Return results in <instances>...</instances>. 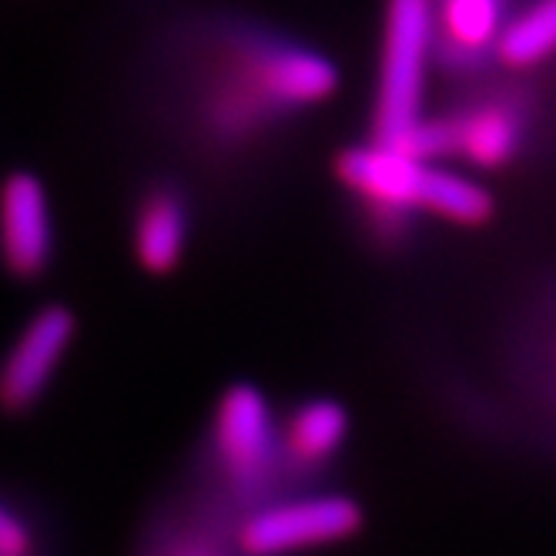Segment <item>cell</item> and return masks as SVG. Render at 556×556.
<instances>
[{
	"label": "cell",
	"mask_w": 556,
	"mask_h": 556,
	"mask_svg": "<svg viewBox=\"0 0 556 556\" xmlns=\"http://www.w3.org/2000/svg\"><path fill=\"white\" fill-rule=\"evenodd\" d=\"M4 249L17 275L30 278L51 258L48 194L34 175L17 172L4 188Z\"/></svg>",
	"instance_id": "7"
},
{
	"label": "cell",
	"mask_w": 556,
	"mask_h": 556,
	"mask_svg": "<svg viewBox=\"0 0 556 556\" xmlns=\"http://www.w3.org/2000/svg\"><path fill=\"white\" fill-rule=\"evenodd\" d=\"M435 45V0H386L376 94V141L400 144L422 122L426 61Z\"/></svg>",
	"instance_id": "2"
},
{
	"label": "cell",
	"mask_w": 556,
	"mask_h": 556,
	"mask_svg": "<svg viewBox=\"0 0 556 556\" xmlns=\"http://www.w3.org/2000/svg\"><path fill=\"white\" fill-rule=\"evenodd\" d=\"M363 523V513L345 496H323V500H295L255 513L242 527V553L249 556H282L308 546L336 543L355 533Z\"/></svg>",
	"instance_id": "3"
},
{
	"label": "cell",
	"mask_w": 556,
	"mask_h": 556,
	"mask_svg": "<svg viewBox=\"0 0 556 556\" xmlns=\"http://www.w3.org/2000/svg\"><path fill=\"white\" fill-rule=\"evenodd\" d=\"M506 4L509 0H435V41L453 67H469L496 54L509 27Z\"/></svg>",
	"instance_id": "8"
},
{
	"label": "cell",
	"mask_w": 556,
	"mask_h": 556,
	"mask_svg": "<svg viewBox=\"0 0 556 556\" xmlns=\"http://www.w3.org/2000/svg\"><path fill=\"white\" fill-rule=\"evenodd\" d=\"M339 178L386 212L426 208L463 225H480L493 212V198L486 188L463 175L432 168L422 157L379 141L339 154Z\"/></svg>",
	"instance_id": "1"
},
{
	"label": "cell",
	"mask_w": 556,
	"mask_h": 556,
	"mask_svg": "<svg viewBox=\"0 0 556 556\" xmlns=\"http://www.w3.org/2000/svg\"><path fill=\"white\" fill-rule=\"evenodd\" d=\"M456 151L466 154L472 165L500 168L520 148L523 117L506 101H490L476 111L456 117Z\"/></svg>",
	"instance_id": "9"
},
{
	"label": "cell",
	"mask_w": 556,
	"mask_h": 556,
	"mask_svg": "<svg viewBox=\"0 0 556 556\" xmlns=\"http://www.w3.org/2000/svg\"><path fill=\"white\" fill-rule=\"evenodd\" d=\"M249 74L255 81V94L268 108H295L323 101L336 91L339 74L336 67L302 48L289 45H265L249 58Z\"/></svg>",
	"instance_id": "5"
},
{
	"label": "cell",
	"mask_w": 556,
	"mask_h": 556,
	"mask_svg": "<svg viewBox=\"0 0 556 556\" xmlns=\"http://www.w3.org/2000/svg\"><path fill=\"white\" fill-rule=\"evenodd\" d=\"M556 54V0H536L520 17H513L500 37L496 58L513 67H530Z\"/></svg>",
	"instance_id": "12"
},
{
	"label": "cell",
	"mask_w": 556,
	"mask_h": 556,
	"mask_svg": "<svg viewBox=\"0 0 556 556\" xmlns=\"http://www.w3.org/2000/svg\"><path fill=\"white\" fill-rule=\"evenodd\" d=\"M185 205L172 191L154 194L138 218V258L148 271H172L185 249Z\"/></svg>",
	"instance_id": "10"
},
{
	"label": "cell",
	"mask_w": 556,
	"mask_h": 556,
	"mask_svg": "<svg viewBox=\"0 0 556 556\" xmlns=\"http://www.w3.org/2000/svg\"><path fill=\"white\" fill-rule=\"evenodd\" d=\"M218 456L238 486H258L275 459L271 413L262 392L252 386H231L218 406Z\"/></svg>",
	"instance_id": "4"
},
{
	"label": "cell",
	"mask_w": 556,
	"mask_h": 556,
	"mask_svg": "<svg viewBox=\"0 0 556 556\" xmlns=\"http://www.w3.org/2000/svg\"><path fill=\"white\" fill-rule=\"evenodd\" d=\"M345 429H349L345 409L339 403L319 400V403L302 406L292 416V422L286 429V446L302 463H319V459H329L342 446Z\"/></svg>",
	"instance_id": "11"
},
{
	"label": "cell",
	"mask_w": 556,
	"mask_h": 556,
	"mask_svg": "<svg viewBox=\"0 0 556 556\" xmlns=\"http://www.w3.org/2000/svg\"><path fill=\"white\" fill-rule=\"evenodd\" d=\"M27 530L21 527L14 509H4V516H0V549H4V556H27Z\"/></svg>",
	"instance_id": "13"
},
{
	"label": "cell",
	"mask_w": 556,
	"mask_h": 556,
	"mask_svg": "<svg viewBox=\"0 0 556 556\" xmlns=\"http://www.w3.org/2000/svg\"><path fill=\"white\" fill-rule=\"evenodd\" d=\"M71 332H74V319L61 305H48L27 323L4 369V400L11 409L30 406L45 392L51 372L58 369L61 355L71 342Z\"/></svg>",
	"instance_id": "6"
}]
</instances>
